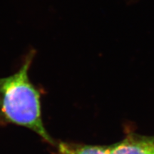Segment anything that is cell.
Wrapping results in <instances>:
<instances>
[{
    "label": "cell",
    "mask_w": 154,
    "mask_h": 154,
    "mask_svg": "<svg viewBox=\"0 0 154 154\" xmlns=\"http://www.w3.org/2000/svg\"><path fill=\"white\" fill-rule=\"evenodd\" d=\"M34 54V51L29 54L15 74L0 78V122L26 127L54 144L42 122L39 91L29 78Z\"/></svg>",
    "instance_id": "1"
},
{
    "label": "cell",
    "mask_w": 154,
    "mask_h": 154,
    "mask_svg": "<svg viewBox=\"0 0 154 154\" xmlns=\"http://www.w3.org/2000/svg\"><path fill=\"white\" fill-rule=\"evenodd\" d=\"M110 154H154V137L131 135L111 147Z\"/></svg>",
    "instance_id": "2"
},
{
    "label": "cell",
    "mask_w": 154,
    "mask_h": 154,
    "mask_svg": "<svg viewBox=\"0 0 154 154\" xmlns=\"http://www.w3.org/2000/svg\"><path fill=\"white\" fill-rule=\"evenodd\" d=\"M60 154H110V148L69 143L58 144Z\"/></svg>",
    "instance_id": "3"
}]
</instances>
